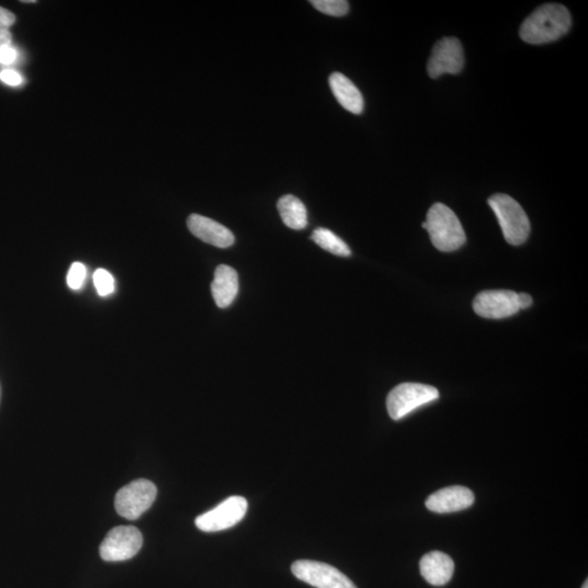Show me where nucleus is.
I'll use <instances>...</instances> for the list:
<instances>
[{
    "mask_svg": "<svg viewBox=\"0 0 588 588\" xmlns=\"http://www.w3.org/2000/svg\"><path fill=\"white\" fill-rule=\"evenodd\" d=\"M278 210L281 218L289 228L302 230L307 226V211L306 205L294 195H285L278 200Z\"/></svg>",
    "mask_w": 588,
    "mask_h": 588,
    "instance_id": "obj_16",
    "label": "nucleus"
},
{
    "mask_svg": "<svg viewBox=\"0 0 588 588\" xmlns=\"http://www.w3.org/2000/svg\"><path fill=\"white\" fill-rule=\"evenodd\" d=\"M311 239L323 250L332 253V254L343 257L351 255V250L347 244L326 228L314 230Z\"/></svg>",
    "mask_w": 588,
    "mask_h": 588,
    "instance_id": "obj_17",
    "label": "nucleus"
},
{
    "mask_svg": "<svg viewBox=\"0 0 588 588\" xmlns=\"http://www.w3.org/2000/svg\"><path fill=\"white\" fill-rule=\"evenodd\" d=\"M17 50H15L12 46L8 48L0 49V64L2 65H12L17 59Z\"/></svg>",
    "mask_w": 588,
    "mask_h": 588,
    "instance_id": "obj_22",
    "label": "nucleus"
},
{
    "mask_svg": "<svg viewBox=\"0 0 588 588\" xmlns=\"http://www.w3.org/2000/svg\"><path fill=\"white\" fill-rule=\"evenodd\" d=\"M518 304L520 309H525L532 306L533 298L528 293H518Z\"/></svg>",
    "mask_w": 588,
    "mask_h": 588,
    "instance_id": "obj_24",
    "label": "nucleus"
},
{
    "mask_svg": "<svg viewBox=\"0 0 588 588\" xmlns=\"http://www.w3.org/2000/svg\"><path fill=\"white\" fill-rule=\"evenodd\" d=\"M488 204L496 215L505 241L512 245H523L529 238L530 224L522 206L507 194L493 195Z\"/></svg>",
    "mask_w": 588,
    "mask_h": 588,
    "instance_id": "obj_3",
    "label": "nucleus"
},
{
    "mask_svg": "<svg viewBox=\"0 0 588 588\" xmlns=\"http://www.w3.org/2000/svg\"><path fill=\"white\" fill-rule=\"evenodd\" d=\"M571 23V14L564 4H546L521 25L520 36L529 44L550 43L566 34Z\"/></svg>",
    "mask_w": 588,
    "mask_h": 588,
    "instance_id": "obj_1",
    "label": "nucleus"
},
{
    "mask_svg": "<svg viewBox=\"0 0 588 588\" xmlns=\"http://www.w3.org/2000/svg\"><path fill=\"white\" fill-rule=\"evenodd\" d=\"M187 224L191 234L205 244L220 247V249H227L235 244L234 234L218 221L199 214H192L189 216Z\"/></svg>",
    "mask_w": 588,
    "mask_h": 588,
    "instance_id": "obj_12",
    "label": "nucleus"
},
{
    "mask_svg": "<svg viewBox=\"0 0 588 588\" xmlns=\"http://www.w3.org/2000/svg\"><path fill=\"white\" fill-rule=\"evenodd\" d=\"M0 80L8 85L18 86L22 84V76L17 71L6 69L0 72Z\"/></svg>",
    "mask_w": 588,
    "mask_h": 588,
    "instance_id": "obj_21",
    "label": "nucleus"
},
{
    "mask_svg": "<svg viewBox=\"0 0 588 588\" xmlns=\"http://www.w3.org/2000/svg\"><path fill=\"white\" fill-rule=\"evenodd\" d=\"M15 22L14 14L9 10L0 7V30H8Z\"/></svg>",
    "mask_w": 588,
    "mask_h": 588,
    "instance_id": "obj_23",
    "label": "nucleus"
},
{
    "mask_svg": "<svg viewBox=\"0 0 588 588\" xmlns=\"http://www.w3.org/2000/svg\"><path fill=\"white\" fill-rule=\"evenodd\" d=\"M582 588H588V581L586 580L584 584H583Z\"/></svg>",
    "mask_w": 588,
    "mask_h": 588,
    "instance_id": "obj_26",
    "label": "nucleus"
},
{
    "mask_svg": "<svg viewBox=\"0 0 588 588\" xmlns=\"http://www.w3.org/2000/svg\"><path fill=\"white\" fill-rule=\"evenodd\" d=\"M464 66V53L460 40L445 38L437 42L432 49L427 64L428 75L437 79L442 75H458Z\"/></svg>",
    "mask_w": 588,
    "mask_h": 588,
    "instance_id": "obj_9",
    "label": "nucleus"
},
{
    "mask_svg": "<svg viewBox=\"0 0 588 588\" xmlns=\"http://www.w3.org/2000/svg\"><path fill=\"white\" fill-rule=\"evenodd\" d=\"M157 488L147 479H137L122 487L116 494L118 514L128 520H138L147 512L156 499Z\"/></svg>",
    "mask_w": 588,
    "mask_h": 588,
    "instance_id": "obj_5",
    "label": "nucleus"
},
{
    "mask_svg": "<svg viewBox=\"0 0 588 588\" xmlns=\"http://www.w3.org/2000/svg\"><path fill=\"white\" fill-rule=\"evenodd\" d=\"M329 85L339 104L344 110L354 113V115L362 113L364 110L363 96L349 77L340 74V72H334L329 77Z\"/></svg>",
    "mask_w": 588,
    "mask_h": 588,
    "instance_id": "obj_15",
    "label": "nucleus"
},
{
    "mask_svg": "<svg viewBox=\"0 0 588 588\" xmlns=\"http://www.w3.org/2000/svg\"><path fill=\"white\" fill-rule=\"evenodd\" d=\"M440 398V392L435 387L405 383L396 386L387 398V410L392 420L399 421L420 406Z\"/></svg>",
    "mask_w": 588,
    "mask_h": 588,
    "instance_id": "obj_4",
    "label": "nucleus"
},
{
    "mask_svg": "<svg viewBox=\"0 0 588 588\" xmlns=\"http://www.w3.org/2000/svg\"><path fill=\"white\" fill-rule=\"evenodd\" d=\"M474 500L476 496L471 489L464 486H450L431 494L425 505L432 512L451 513L471 507Z\"/></svg>",
    "mask_w": 588,
    "mask_h": 588,
    "instance_id": "obj_11",
    "label": "nucleus"
},
{
    "mask_svg": "<svg viewBox=\"0 0 588 588\" xmlns=\"http://www.w3.org/2000/svg\"><path fill=\"white\" fill-rule=\"evenodd\" d=\"M86 278V267L82 263H74L71 265L68 276H67V283L72 290H80L84 286Z\"/></svg>",
    "mask_w": 588,
    "mask_h": 588,
    "instance_id": "obj_20",
    "label": "nucleus"
},
{
    "mask_svg": "<svg viewBox=\"0 0 588 588\" xmlns=\"http://www.w3.org/2000/svg\"><path fill=\"white\" fill-rule=\"evenodd\" d=\"M421 575L434 586L446 585L455 572V562L441 551L426 554L420 562Z\"/></svg>",
    "mask_w": 588,
    "mask_h": 588,
    "instance_id": "obj_13",
    "label": "nucleus"
},
{
    "mask_svg": "<svg viewBox=\"0 0 588 588\" xmlns=\"http://www.w3.org/2000/svg\"><path fill=\"white\" fill-rule=\"evenodd\" d=\"M13 35L9 30H0V49L8 48L12 46Z\"/></svg>",
    "mask_w": 588,
    "mask_h": 588,
    "instance_id": "obj_25",
    "label": "nucleus"
},
{
    "mask_svg": "<svg viewBox=\"0 0 588 588\" xmlns=\"http://www.w3.org/2000/svg\"><path fill=\"white\" fill-rule=\"evenodd\" d=\"M477 316L488 319H503L520 311L518 293L509 290H489L478 293L473 302Z\"/></svg>",
    "mask_w": 588,
    "mask_h": 588,
    "instance_id": "obj_10",
    "label": "nucleus"
},
{
    "mask_svg": "<svg viewBox=\"0 0 588 588\" xmlns=\"http://www.w3.org/2000/svg\"><path fill=\"white\" fill-rule=\"evenodd\" d=\"M297 579L316 588H358L336 567L312 560H298L291 566Z\"/></svg>",
    "mask_w": 588,
    "mask_h": 588,
    "instance_id": "obj_6",
    "label": "nucleus"
},
{
    "mask_svg": "<svg viewBox=\"0 0 588 588\" xmlns=\"http://www.w3.org/2000/svg\"><path fill=\"white\" fill-rule=\"evenodd\" d=\"M432 245L441 252H453L466 244L467 236L457 215L441 203L432 206L425 221Z\"/></svg>",
    "mask_w": 588,
    "mask_h": 588,
    "instance_id": "obj_2",
    "label": "nucleus"
},
{
    "mask_svg": "<svg viewBox=\"0 0 588 588\" xmlns=\"http://www.w3.org/2000/svg\"><path fill=\"white\" fill-rule=\"evenodd\" d=\"M247 512L246 499L231 496L218 507L196 518L195 525L203 532L214 533L234 528L244 520Z\"/></svg>",
    "mask_w": 588,
    "mask_h": 588,
    "instance_id": "obj_8",
    "label": "nucleus"
},
{
    "mask_svg": "<svg viewBox=\"0 0 588 588\" xmlns=\"http://www.w3.org/2000/svg\"><path fill=\"white\" fill-rule=\"evenodd\" d=\"M143 536L134 526H117L107 533L100 547L102 560L126 561L133 558L142 548Z\"/></svg>",
    "mask_w": 588,
    "mask_h": 588,
    "instance_id": "obj_7",
    "label": "nucleus"
},
{
    "mask_svg": "<svg viewBox=\"0 0 588 588\" xmlns=\"http://www.w3.org/2000/svg\"><path fill=\"white\" fill-rule=\"evenodd\" d=\"M313 7L332 17H343L349 13V3L345 0H313Z\"/></svg>",
    "mask_w": 588,
    "mask_h": 588,
    "instance_id": "obj_18",
    "label": "nucleus"
},
{
    "mask_svg": "<svg viewBox=\"0 0 588 588\" xmlns=\"http://www.w3.org/2000/svg\"><path fill=\"white\" fill-rule=\"evenodd\" d=\"M211 294L218 307L226 308L235 301L239 292L238 272L234 268L219 265L216 268L214 281L211 282Z\"/></svg>",
    "mask_w": 588,
    "mask_h": 588,
    "instance_id": "obj_14",
    "label": "nucleus"
},
{
    "mask_svg": "<svg viewBox=\"0 0 588 588\" xmlns=\"http://www.w3.org/2000/svg\"><path fill=\"white\" fill-rule=\"evenodd\" d=\"M94 285L101 297L110 296L115 290V280L110 272L97 270L94 272Z\"/></svg>",
    "mask_w": 588,
    "mask_h": 588,
    "instance_id": "obj_19",
    "label": "nucleus"
}]
</instances>
